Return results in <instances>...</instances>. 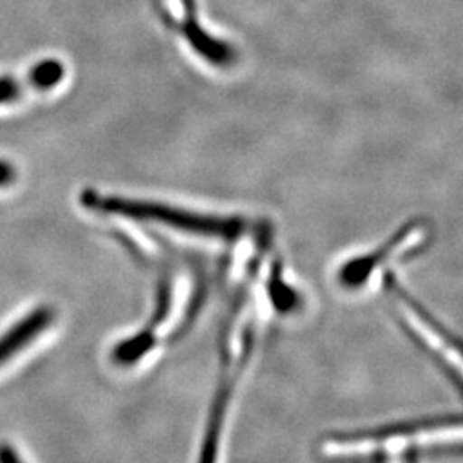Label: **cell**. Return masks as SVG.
<instances>
[{"label":"cell","mask_w":463,"mask_h":463,"mask_svg":"<svg viewBox=\"0 0 463 463\" xmlns=\"http://www.w3.org/2000/svg\"><path fill=\"white\" fill-rule=\"evenodd\" d=\"M212 265L185 258L153 268L156 281L151 311L137 330L112 347V364L120 369H134L146 361L149 364L185 338L210 298L215 279Z\"/></svg>","instance_id":"cell-1"},{"label":"cell","mask_w":463,"mask_h":463,"mask_svg":"<svg viewBox=\"0 0 463 463\" xmlns=\"http://www.w3.org/2000/svg\"><path fill=\"white\" fill-rule=\"evenodd\" d=\"M462 451L460 414H432L363 430H331L316 443L323 463H417Z\"/></svg>","instance_id":"cell-2"},{"label":"cell","mask_w":463,"mask_h":463,"mask_svg":"<svg viewBox=\"0 0 463 463\" xmlns=\"http://www.w3.org/2000/svg\"><path fill=\"white\" fill-rule=\"evenodd\" d=\"M81 204L99 215L116 216L137 227L158 229L170 235L174 233L183 241L189 239L198 244L203 242L206 248H216L225 254H233L232 250H237L244 241L263 231L244 216L208 215L156 201L107 196L93 189L84 191Z\"/></svg>","instance_id":"cell-3"},{"label":"cell","mask_w":463,"mask_h":463,"mask_svg":"<svg viewBox=\"0 0 463 463\" xmlns=\"http://www.w3.org/2000/svg\"><path fill=\"white\" fill-rule=\"evenodd\" d=\"M258 300L248 290L239 288L227 319L223 321L220 342V364L215 392L204 420L196 463H220L229 428V415L237 395L241 376L248 371L249 361L258 342L260 330Z\"/></svg>","instance_id":"cell-4"},{"label":"cell","mask_w":463,"mask_h":463,"mask_svg":"<svg viewBox=\"0 0 463 463\" xmlns=\"http://www.w3.org/2000/svg\"><path fill=\"white\" fill-rule=\"evenodd\" d=\"M380 290L398 328L449 380L455 390H460L462 354L458 338L407 290L398 280L397 271L383 277Z\"/></svg>","instance_id":"cell-5"},{"label":"cell","mask_w":463,"mask_h":463,"mask_svg":"<svg viewBox=\"0 0 463 463\" xmlns=\"http://www.w3.org/2000/svg\"><path fill=\"white\" fill-rule=\"evenodd\" d=\"M434 229L428 220L415 218L402 225L381 246L345 260L335 269V285L345 292L361 296L380 288L386 273L395 271L403 263L422 256L432 244Z\"/></svg>","instance_id":"cell-6"},{"label":"cell","mask_w":463,"mask_h":463,"mask_svg":"<svg viewBox=\"0 0 463 463\" xmlns=\"http://www.w3.org/2000/svg\"><path fill=\"white\" fill-rule=\"evenodd\" d=\"M155 11L166 28L179 34L208 64L227 67L233 62L235 52L232 45L212 36L199 24L196 0H155Z\"/></svg>","instance_id":"cell-7"},{"label":"cell","mask_w":463,"mask_h":463,"mask_svg":"<svg viewBox=\"0 0 463 463\" xmlns=\"http://www.w3.org/2000/svg\"><path fill=\"white\" fill-rule=\"evenodd\" d=\"M66 67L57 59H47L32 67L23 78H0V105L17 101L28 93L50 91L64 80Z\"/></svg>","instance_id":"cell-8"},{"label":"cell","mask_w":463,"mask_h":463,"mask_svg":"<svg viewBox=\"0 0 463 463\" xmlns=\"http://www.w3.org/2000/svg\"><path fill=\"white\" fill-rule=\"evenodd\" d=\"M55 309L38 306L32 313L21 317L14 326L0 335V367L16 357L19 352L30 347L34 340L49 330L55 321Z\"/></svg>","instance_id":"cell-9"},{"label":"cell","mask_w":463,"mask_h":463,"mask_svg":"<svg viewBox=\"0 0 463 463\" xmlns=\"http://www.w3.org/2000/svg\"><path fill=\"white\" fill-rule=\"evenodd\" d=\"M0 463H24L13 445L0 443Z\"/></svg>","instance_id":"cell-10"},{"label":"cell","mask_w":463,"mask_h":463,"mask_svg":"<svg viewBox=\"0 0 463 463\" xmlns=\"http://www.w3.org/2000/svg\"><path fill=\"white\" fill-rule=\"evenodd\" d=\"M14 177H16V174H14V166L11 165V164H7V162H2V160H0V187H4V185H7V184L13 183V181H14Z\"/></svg>","instance_id":"cell-11"}]
</instances>
